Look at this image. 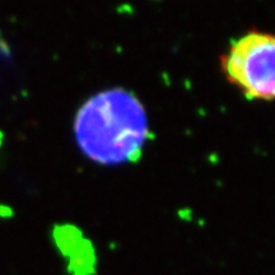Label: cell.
<instances>
[{"label": "cell", "instance_id": "277c9868", "mask_svg": "<svg viewBox=\"0 0 275 275\" xmlns=\"http://www.w3.org/2000/svg\"><path fill=\"white\" fill-rule=\"evenodd\" d=\"M51 238L59 255L65 260L85 237L83 232L75 225L59 224L53 228Z\"/></svg>", "mask_w": 275, "mask_h": 275}, {"label": "cell", "instance_id": "6da1fadb", "mask_svg": "<svg viewBox=\"0 0 275 275\" xmlns=\"http://www.w3.org/2000/svg\"><path fill=\"white\" fill-rule=\"evenodd\" d=\"M148 134L143 105L122 88L94 94L85 101L74 119L79 148L89 160L101 165L139 160Z\"/></svg>", "mask_w": 275, "mask_h": 275}, {"label": "cell", "instance_id": "7a4b0ae2", "mask_svg": "<svg viewBox=\"0 0 275 275\" xmlns=\"http://www.w3.org/2000/svg\"><path fill=\"white\" fill-rule=\"evenodd\" d=\"M225 79L250 100H275V34L247 32L220 57Z\"/></svg>", "mask_w": 275, "mask_h": 275}, {"label": "cell", "instance_id": "3957f363", "mask_svg": "<svg viewBox=\"0 0 275 275\" xmlns=\"http://www.w3.org/2000/svg\"><path fill=\"white\" fill-rule=\"evenodd\" d=\"M65 272L68 275H97L98 257L93 242L88 238L65 259Z\"/></svg>", "mask_w": 275, "mask_h": 275}]
</instances>
